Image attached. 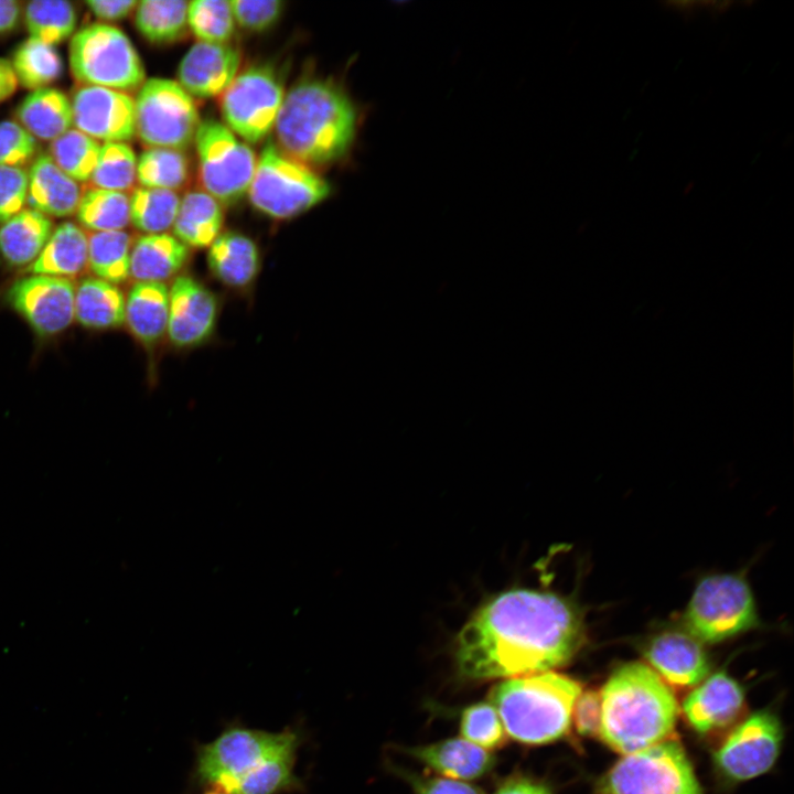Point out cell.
<instances>
[{
    "instance_id": "50",
    "label": "cell",
    "mask_w": 794,
    "mask_h": 794,
    "mask_svg": "<svg viewBox=\"0 0 794 794\" xmlns=\"http://www.w3.org/2000/svg\"><path fill=\"white\" fill-rule=\"evenodd\" d=\"M210 794H225V793H210Z\"/></svg>"
},
{
    "instance_id": "44",
    "label": "cell",
    "mask_w": 794,
    "mask_h": 794,
    "mask_svg": "<svg viewBox=\"0 0 794 794\" xmlns=\"http://www.w3.org/2000/svg\"><path fill=\"white\" fill-rule=\"evenodd\" d=\"M601 717L600 696L594 691H586L578 696L571 718L579 733L591 736L599 732Z\"/></svg>"
},
{
    "instance_id": "26",
    "label": "cell",
    "mask_w": 794,
    "mask_h": 794,
    "mask_svg": "<svg viewBox=\"0 0 794 794\" xmlns=\"http://www.w3.org/2000/svg\"><path fill=\"white\" fill-rule=\"evenodd\" d=\"M15 117L33 138L43 141L51 142L73 127L69 98L50 86L28 94L17 107Z\"/></svg>"
},
{
    "instance_id": "4",
    "label": "cell",
    "mask_w": 794,
    "mask_h": 794,
    "mask_svg": "<svg viewBox=\"0 0 794 794\" xmlns=\"http://www.w3.org/2000/svg\"><path fill=\"white\" fill-rule=\"evenodd\" d=\"M293 732L234 729L204 747L200 776L225 794H273L292 776Z\"/></svg>"
},
{
    "instance_id": "17",
    "label": "cell",
    "mask_w": 794,
    "mask_h": 794,
    "mask_svg": "<svg viewBox=\"0 0 794 794\" xmlns=\"http://www.w3.org/2000/svg\"><path fill=\"white\" fill-rule=\"evenodd\" d=\"M239 51L226 44L197 42L182 57L178 83L192 97L212 98L223 94L237 76Z\"/></svg>"
},
{
    "instance_id": "16",
    "label": "cell",
    "mask_w": 794,
    "mask_h": 794,
    "mask_svg": "<svg viewBox=\"0 0 794 794\" xmlns=\"http://www.w3.org/2000/svg\"><path fill=\"white\" fill-rule=\"evenodd\" d=\"M71 103L73 126L96 141L126 142L136 133L135 101L128 93L79 85Z\"/></svg>"
},
{
    "instance_id": "42",
    "label": "cell",
    "mask_w": 794,
    "mask_h": 794,
    "mask_svg": "<svg viewBox=\"0 0 794 794\" xmlns=\"http://www.w3.org/2000/svg\"><path fill=\"white\" fill-rule=\"evenodd\" d=\"M235 22L245 30L261 32L280 18L283 2L280 0H232Z\"/></svg>"
},
{
    "instance_id": "18",
    "label": "cell",
    "mask_w": 794,
    "mask_h": 794,
    "mask_svg": "<svg viewBox=\"0 0 794 794\" xmlns=\"http://www.w3.org/2000/svg\"><path fill=\"white\" fill-rule=\"evenodd\" d=\"M645 656L665 683L679 687L698 684L709 670L700 641L687 631L658 634L648 643Z\"/></svg>"
},
{
    "instance_id": "38",
    "label": "cell",
    "mask_w": 794,
    "mask_h": 794,
    "mask_svg": "<svg viewBox=\"0 0 794 794\" xmlns=\"http://www.w3.org/2000/svg\"><path fill=\"white\" fill-rule=\"evenodd\" d=\"M136 172L137 157L132 148L126 142H106L100 144L90 186L125 193L131 189Z\"/></svg>"
},
{
    "instance_id": "36",
    "label": "cell",
    "mask_w": 794,
    "mask_h": 794,
    "mask_svg": "<svg viewBox=\"0 0 794 794\" xmlns=\"http://www.w3.org/2000/svg\"><path fill=\"white\" fill-rule=\"evenodd\" d=\"M130 201V222L144 234H161L171 228L180 205L173 191L138 187Z\"/></svg>"
},
{
    "instance_id": "24",
    "label": "cell",
    "mask_w": 794,
    "mask_h": 794,
    "mask_svg": "<svg viewBox=\"0 0 794 794\" xmlns=\"http://www.w3.org/2000/svg\"><path fill=\"white\" fill-rule=\"evenodd\" d=\"M190 259V248L168 233L144 234L130 250L129 276L136 282L174 279Z\"/></svg>"
},
{
    "instance_id": "40",
    "label": "cell",
    "mask_w": 794,
    "mask_h": 794,
    "mask_svg": "<svg viewBox=\"0 0 794 794\" xmlns=\"http://www.w3.org/2000/svg\"><path fill=\"white\" fill-rule=\"evenodd\" d=\"M461 738L492 751L505 745L507 734L491 702L480 701L465 707L459 719Z\"/></svg>"
},
{
    "instance_id": "15",
    "label": "cell",
    "mask_w": 794,
    "mask_h": 794,
    "mask_svg": "<svg viewBox=\"0 0 794 794\" xmlns=\"http://www.w3.org/2000/svg\"><path fill=\"white\" fill-rule=\"evenodd\" d=\"M219 302L204 283L189 275L173 279L169 288L168 339L178 350L206 343L216 329Z\"/></svg>"
},
{
    "instance_id": "5",
    "label": "cell",
    "mask_w": 794,
    "mask_h": 794,
    "mask_svg": "<svg viewBox=\"0 0 794 794\" xmlns=\"http://www.w3.org/2000/svg\"><path fill=\"white\" fill-rule=\"evenodd\" d=\"M581 686L555 672L515 676L500 682L490 693L505 732L524 744H543L561 738L569 729Z\"/></svg>"
},
{
    "instance_id": "34",
    "label": "cell",
    "mask_w": 794,
    "mask_h": 794,
    "mask_svg": "<svg viewBox=\"0 0 794 794\" xmlns=\"http://www.w3.org/2000/svg\"><path fill=\"white\" fill-rule=\"evenodd\" d=\"M11 64L18 83L31 92L49 87L62 72V60L54 46L30 37L15 49Z\"/></svg>"
},
{
    "instance_id": "23",
    "label": "cell",
    "mask_w": 794,
    "mask_h": 794,
    "mask_svg": "<svg viewBox=\"0 0 794 794\" xmlns=\"http://www.w3.org/2000/svg\"><path fill=\"white\" fill-rule=\"evenodd\" d=\"M207 265L213 277L223 286L245 290L257 279L261 257L250 237L238 232H226L211 244Z\"/></svg>"
},
{
    "instance_id": "29",
    "label": "cell",
    "mask_w": 794,
    "mask_h": 794,
    "mask_svg": "<svg viewBox=\"0 0 794 794\" xmlns=\"http://www.w3.org/2000/svg\"><path fill=\"white\" fill-rule=\"evenodd\" d=\"M126 298L114 283L85 278L75 288L74 319L84 328L107 330L125 322Z\"/></svg>"
},
{
    "instance_id": "30",
    "label": "cell",
    "mask_w": 794,
    "mask_h": 794,
    "mask_svg": "<svg viewBox=\"0 0 794 794\" xmlns=\"http://www.w3.org/2000/svg\"><path fill=\"white\" fill-rule=\"evenodd\" d=\"M187 4L183 0H142L135 9V25L154 44H168L183 36L187 28Z\"/></svg>"
},
{
    "instance_id": "31",
    "label": "cell",
    "mask_w": 794,
    "mask_h": 794,
    "mask_svg": "<svg viewBox=\"0 0 794 794\" xmlns=\"http://www.w3.org/2000/svg\"><path fill=\"white\" fill-rule=\"evenodd\" d=\"M22 17L29 37L54 46L74 35L77 13L65 0H33L25 4Z\"/></svg>"
},
{
    "instance_id": "20",
    "label": "cell",
    "mask_w": 794,
    "mask_h": 794,
    "mask_svg": "<svg viewBox=\"0 0 794 794\" xmlns=\"http://www.w3.org/2000/svg\"><path fill=\"white\" fill-rule=\"evenodd\" d=\"M404 750L441 776L462 782L487 774L495 763L490 751L459 737Z\"/></svg>"
},
{
    "instance_id": "13",
    "label": "cell",
    "mask_w": 794,
    "mask_h": 794,
    "mask_svg": "<svg viewBox=\"0 0 794 794\" xmlns=\"http://www.w3.org/2000/svg\"><path fill=\"white\" fill-rule=\"evenodd\" d=\"M75 287L69 279L29 275L13 282L7 303L40 337L65 331L74 320Z\"/></svg>"
},
{
    "instance_id": "2",
    "label": "cell",
    "mask_w": 794,
    "mask_h": 794,
    "mask_svg": "<svg viewBox=\"0 0 794 794\" xmlns=\"http://www.w3.org/2000/svg\"><path fill=\"white\" fill-rule=\"evenodd\" d=\"M275 127L287 154L304 164H330L350 152L358 111L334 81L310 77L285 94Z\"/></svg>"
},
{
    "instance_id": "46",
    "label": "cell",
    "mask_w": 794,
    "mask_h": 794,
    "mask_svg": "<svg viewBox=\"0 0 794 794\" xmlns=\"http://www.w3.org/2000/svg\"><path fill=\"white\" fill-rule=\"evenodd\" d=\"M136 0H88L86 6L98 19L106 22L120 21L137 7Z\"/></svg>"
},
{
    "instance_id": "28",
    "label": "cell",
    "mask_w": 794,
    "mask_h": 794,
    "mask_svg": "<svg viewBox=\"0 0 794 794\" xmlns=\"http://www.w3.org/2000/svg\"><path fill=\"white\" fill-rule=\"evenodd\" d=\"M223 223L221 203L206 192L191 191L180 200L173 236L189 248L210 247L221 234Z\"/></svg>"
},
{
    "instance_id": "10",
    "label": "cell",
    "mask_w": 794,
    "mask_h": 794,
    "mask_svg": "<svg viewBox=\"0 0 794 794\" xmlns=\"http://www.w3.org/2000/svg\"><path fill=\"white\" fill-rule=\"evenodd\" d=\"M133 101L136 133L143 144L181 151L194 140L200 115L193 98L178 82L149 78Z\"/></svg>"
},
{
    "instance_id": "1",
    "label": "cell",
    "mask_w": 794,
    "mask_h": 794,
    "mask_svg": "<svg viewBox=\"0 0 794 794\" xmlns=\"http://www.w3.org/2000/svg\"><path fill=\"white\" fill-rule=\"evenodd\" d=\"M583 627L562 598L528 589L502 592L481 605L454 644L459 674L470 680L549 672L578 651Z\"/></svg>"
},
{
    "instance_id": "9",
    "label": "cell",
    "mask_w": 794,
    "mask_h": 794,
    "mask_svg": "<svg viewBox=\"0 0 794 794\" xmlns=\"http://www.w3.org/2000/svg\"><path fill=\"white\" fill-rule=\"evenodd\" d=\"M757 623V610L748 583L739 576L715 575L696 587L686 612V631L700 642L717 643Z\"/></svg>"
},
{
    "instance_id": "6",
    "label": "cell",
    "mask_w": 794,
    "mask_h": 794,
    "mask_svg": "<svg viewBox=\"0 0 794 794\" xmlns=\"http://www.w3.org/2000/svg\"><path fill=\"white\" fill-rule=\"evenodd\" d=\"M330 193L331 185L325 179L272 142L262 148L248 190L251 204L277 219L294 217Z\"/></svg>"
},
{
    "instance_id": "47",
    "label": "cell",
    "mask_w": 794,
    "mask_h": 794,
    "mask_svg": "<svg viewBox=\"0 0 794 794\" xmlns=\"http://www.w3.org/2000/svg\"><path fill=\"white\" fill-rule=\"evenodd\" d=\"M493 794H551L544 784L526 777L512 776L504 781Z\"/></svg>"
},
{
    "instance_id": "37",
    "label": "cell",
    "mask_w": 794,
    "mask_h": 794,
    "mask_svg": "<svg viewBox=\"0 0 794 794\" xmlns=\"http://www.w3.org/2000/svg\"><path fill=\"white\" fill-rule=\"evenodd\" d=\"M99 152L98 141L72 128L50 142L47 154L69 178L86 182L92 178Z\"/></svg>"
},
{
    "instance_id": "41",
    "label": "cell",
    "mask_w": 794,
    "mask_h": 794,
    "mask_svg": "<svg viewBox=\"0 0 794 794\" xmlns=\"http://www.w3.org/2000/svg\"><path fill=\"white\" fill-rule=\"evenodd\" d=\"M36 139L13 120L0 121V167H22L33 158Z\"/></svg>"
},
{
    "instance_id": "45",
    "label": "cell",
    "mask_w": 794,
    "mask_h": 794,
    "mask_svg": "<svg viewBox=\"0 0 794 794\" xmlns=\"http://www.w3.org/2000/svg\"><path fill=\"white\" fill-rule=\"evenodd\" d=\"M412 794H483L469 783L446 777L409 775Z\"/></svg>"
},
{
    "instance_id": "19",
    "label": "cell",
    "mask_w": 794,
    "mask_h": 794,
    "mask_svg": "<svg viewBox=\"0 0 794 794\" xmlns=\"http://www.w3.org/2000/svg\"><path fill=\"white\" fill-rule=\"evenodd\" d=\"M743 705L739 684L725 673H717L694 689L683 702V712L698 732H710L729 725Z\"/></svg>"
},
{
    "instance_id": "27",
    "label": "cell",
    "mask_w": 794,
    "mask_h": 794,
    "mask_svg": "<svg viewBox=\"0 0 794 794\" xmlns=\"http://www.w3.org/2000/svg\"><path fill=\"white\" fill-rule=\"evenodd\" d=\"M52 232L50 217L23 208L0 225V256L9 266H29L37 258Z\"/></svg>"
},
{
    "instance_id": "43",
    "label": "cell",
    "mask_w": 794,
    "mask_h": 794,
    "mask_svg": "<svg viewBox=\"0 0 794 794\" xmlns=\"http://www.w3.org/2000/svg\"><path fill=\"white\" fill-rule=\"evenodd\" d=\"M28 183V171L22 167H0V224L24 208Z\"/></svg>"
},
{
    "instance_id": "11",
    "label": "cell",
    "mask_w": 794,
    "mask_h": 794,
    "mask_svg": "<svg viewBox=\"0 0 794 794\" xmlns=\"http://www.w3.org/2000/svg\"><path fill=\"white\" fill-rule=\"evenodd\" d=\"M194 141L205 192L224 204L242 200L256 170L257 158L253 149L215 119L200 124Z\"/></svg>"
},
{
    "instance_id": "32",
    "label": "cell",
    "mask_w": 794,
    "mask_h": 794,
    "mask_svg": "<svg viewBox=\"0 0 794 794\" xmlns=\"http://www.w3.org/2000/svg\"><path fill=\"white\" fill-rule=\"evenodd\" d=\"M88 267L96 278L117 285L129 277L131 237L124 230L90 232Z\"/></svg>"
},
{
    "instance_id": "48",
    "label": "cell",
    "mask_w": 794,
    "mask_h": 794,
    "mask_svg": "<svg viewBox=\"0 0 794 794\" xmlns=\"http://www.w3.org/2000/svg\"><path fill=\"white\" fill-rule=\"evenodd\" d=\"M22 7L15 0H0V35L13 31L22 17Z\"/></svg>"
},
{
    "instance_id": "25",
    "label": "cell",
    "mask_w": 794,
    "mask_h": 794,
    "mask_svg": "<svg viewBox=\"0 0 794 794\" xmlns=\"http://www.w3.org/2000/svg\"><path fill=\"white\" fill-rule=\"evenodd\" d=\"M87 267V233L75 223L65 222L52 232L44 248L25 271L69 279L82 275Z\"/></svg>"
},
{
    "instance_id": "8",
    "label": "cell",
    "mask_w": 794,
    "mask_h": 794,
    "mask_svg": "<svg viewBox=\"0 0 794 794\" xmlns=\"http://www.w3.org/2000/svg\"><path fill=\"white\" fill-rule=\"evenodd\" d=\"M601 794H702L683 748L666 739L625 754L601 782Z\"/></svg>"
},
{
    "instance_id": "12",
    "label": "cell",
    "mask_w": 794,
    "mask_h": 794,
    "mask_svg": "<svg viewBox=\"0 0 794 794\" xmlns=\"http://www.w3.org/2000/svg\"><path fill=\"white\" fill-rule=\"evenodd\" d=\"M283 98L277 72L268 65H254L237 74L222 94L221 110L237 137L257 143L273 128Z\"/></svg>"
},
{
    "instance_id": "7",
    "label": "cell",
    "mask_w": 794,
    "mask_h": 794,
    "mask_svg": "<svg viewBox=\"0 0 794 794\" xmlns=\"http://www.w3.org/2000/svg\"><path fill=\"white\" fill-rule=\"evenodd\" d=\"M68 63L79 85L131 92L144 83L142 61L129 37L107 23H93L74 33Z\"/></svg>"
},
{
    "instance_id": "14",
    "label": "cell",
    "mask_w": 794,
    "mask_h": 794,
    "mask_svg": "<svg viewBox=\"0 0 794 794\" xmlns=\"http://www.w3.org/2000/svg\"><path fill=\"white\" fill-rule=\"evenodd\" d=\"M781 725L775 716L759 711L733 729L715 754L721 772L737 781L769 771L780 752Z\"/></svg>"
},
{
    "instance_id": "33",
    "label": "cell",
    "mask_w": 794,
    "mask_h": 794,
    "mask_svg": "<svg viewBox=\"0 0 794 794\" xmlns=\"http://www.w3.org/2000/svg\"><path fill=\"white\" fill-rule=\"evenodd\" d=\"M76 217L92 232L122 230L130 222V201L124 192L89 186L81 197Z\"/></svg>"
},
{
    "instance_id": "49",
    "label": "cell",
    "mask_w": 794,
    "mask_h": 794,
    "mask_svg": "<svg viewBox=\"0 0 794 794\" xmlns=\"http://www.w3.org/2000/svg\"><path fill=\"white\" fill-rule=\"evenodd\" d=\"M18 85L11 61L0 57V103L10 98L15 93Z\"/></svg>"
},
{
    "instance_id": "3",
    "label": "cell",
    "mask_w": 794,
    "mask_h": 794,
    "mask_svg": "<svg viewBox=\"0 0 794 794\" xmlns=\"http://www.w3.org/2000/svg\"><path fill=\"white\" fill-rule=\"evenodd\" d=\"M599 733L613 750L630 754L668 739L678 705L672 689L643 663L619 667L602 687Z\"/></svg>"
},
{
    "instance_id": "21",
    "label": "cell",
    "mask_w": 794,
    "mask_h": 794,
    "mask_svg": "<svg viewBox=\"0 0 794 794\" xmlns=\"http://www.w3.org/2000/svg\"><path fill=\"white\" fill-rule=\"evenodd\" d=\"M125 322L131 335L150 353L168 335L169 288L160 282H136L125 303Z\"/></svg>"
},
{
    "instance_id": "22",
    "label": "cell",
    "mask_w": 794,
    "mask_h": 794,
    "mask_svg": "<svg viewBox=\"0 0 794 794\" xmlns=\"http://www.w3.org/2000/svg\"><path fill=\"white\" fill-rule=\"evenodd\" d=\"M28 202L30 208L44 215L66 217L76 213L82 189L64 173L47 153L35 158L28 171Z\"/></svg>"
},
{
    "instance_id": "39",
    "label": "cell",
    "mask_w": 794,
    "mask_h": 794,
    "mask_svg": "<svg viewBox=\"0 0 794 794\" xmlns=\"http://www.w3.org/2000/svg\"><path fill=\"white\" fill-rule=\"evenodd\" d=\"M187 26L198 42L226 44L236 22L227 0H194L187 4Z\"/></svg>"
},
{
    "instance_id": "35",
    "label": "cell",
    "mask_w": 794,
    "mask_h": 794,
    "mask_svg": "<svg viewBox=\"0 0 794 794\" xmlns=\"http://www.w3.org/2000/svg\"><path fill=\"white\" fill-rule=\"evenodd\" d=\"M189 175V160L179 150L149 148L137 159L136 179L142 187L175 192L186 183Z\"/></svg>"
}]
</instances>
